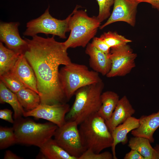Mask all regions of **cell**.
Instances as JSON below:
<instances>
[{
  "instance_id": "6da1fadb",
  "label": "cell",
  "mask_w": 159,
  "mask_h": 159,
  "mask_svg": "<svg viewBox=\"0 0 159 159\" xmlns=\"http://www.w3.org/2000/svg\"><path fill=\"white\" fill-rule=\"evenodd\" d=\"M24 39L28 47L24 55L35 73L41 104L66 103L59 67L72 62L63 42L56 41L54 35L45 38L36 35L32 39Z\"/></svg>"
},
{
  "instance_id": "7a4b0ae2",
  "label": "cell",
  "mask_w": 159,
  "mask_h": 159,
  "mask_svg": "<svg viewBox=\"0 0 159 159\" xmlns=\"http://www.w3.org/2000/svg\"><path fill=\"white\" fill-rule=\"evenodd\" d=\"M104 87L102 80L82 87L75 92L74 102L67 114L66 121H75L78 125L91 115L97 112L101 105Z\"/></svg>"
},
{
  "instance_id": "3957f363",
  "label": "cell",
  "mask_w": 159,
  "mask_h": 159,
  "mask_svg": "<svg viewBox=\"0 0 159 159\" xmlns=\"http://www.w3.org/2000/svg\"><path fill=\"white\" fill-rule=\"evenodd\" d=\"M79 125L81 140L86 150L99 153L111 147L113 142L112 133L105 120L97 112L89 116Z\"/></svg>"
},
{
  "instance_id": "277c9868",
  "label": "cell",
  "mask_w": 159,
  "mask_h": 159,
  "mask_svg": "<svg viewBox=\"0 0 159 159\" xmlns=\"http://www.w3.org/2000/svg\"><path fill=\"white\" fill-rule=\"evenodd\" d=\"M77 5L71 13L69 21L70 32L67 39L63 42L66 48L86 47L96 34L101 22L97 17H90L86 12L78 10Z\"/></svg>"
},
{
  "instance_id": "5b68a950",
  "label": "cell",
  "mask_w": 159,
  "mask_h": 159,
  "mask_svg": "<svg viewBox=\"0 0 159 159\" xmlns=\"http://www.w3.org/2000/svg\"><path fill=\"white\" fill-rule=\"evenodd\" d=\"M58 127L50 122L39 123L21 117L15 120L13 127L17 143L39 148L54 136Z\"/></svg>"
},
{
  "instance_id": "8992f818",
  "label": "cell",
  "mask_w": 159,
  "mask_h": 159,
  "mask_svg": "<svg viewBox=\"0 0 159 159\" xmlns=\"http://www.w3.org/2000/svg\"><path fill=\"white\" fill-rule=\"evenodd\" d=\"M59 76L67 101L80 88L102 80L98 73L90 70L85 65L72 62L61 69Z\"/></svg>"
},
{
  "instance_id": "52a82bcc",
  "label": "cell",
  "mask_w": 159,
  "mask_h": 159,
  "mask_svg": "<svg viewBox=\"0 0 159 159\" xmlns=\"http://www.w3.org/2000/svg\"><path fill=\"white\" fill-rule=\"evenodd\" d=\"M49 7V6L39 17L27 23L26 28L23 34L24 36L32 37L42 33L56 35L63 39L66 38V33L70 31L69 21L71 14L64 19H58L50 14Z\"/></svg>"
},
{
  "instance_id": "ba28073f",
  "label": "cell",
  "mask_w": 159,
  "mask_h": 159,
  "mask_svg": "<svg viewBox=\"0 0 159 159\" xmlns=\"http://www.w3.org/2000/svg\"><path fill=\"white\" fill-rule=\"evenodd\" d=\"M78 125L75 121H66L58 127L54 136L58 144L76 159H79L86 150L82 142Z\"/></svg>"
},
{
  "instance_id": "9c48e42d",
  "label": "cell",
  "mask_w": 159,
  "mask_h": 159,
  "mask_svg": "<svg viewBox=\"0 0 159 159\" xmlns=\"http://www.w3.org/2000/svg\"><path fill=\"white\" fill-rule=\"evenodd\" d=\"M137 56V54L128 44L111 48L109 58L111 67L106 76L111 78L124 76L128 74L135 67Z\"/></svg>"
},
{
  "instance_id": "30bf717a",
  "label": "cell",
  "mask_w": 159,
  "mask_h": 159,
  "mask_svg": "<svg viewBox=\"0 0 159 159\" xmlns=\"http://www.w3.org/2000/svg\"><path fill=\"white\" fill-rule=\"evenodd\" d=\"M70 107L66 103L54 105L40 104L35 109L25 111L23 114L24 117H33L43 119L56 125L59 127L66 122L65 117Z\"/></svg>"
},
{
  "instance_id": "8fae6325",
  "label": "cell",
  "mask_w": 159,
  "mask_h": 159,
  "mask_svg": "<svg viewBox=\"0 0 159 159\" xmlns=\"http://www.w3.org/2000/svg\"><path fill=\"white\" fill-rule=\"evenodd\" d=\"M139 4L132 0H114L112 13L107 21L100 27L102 29L118 21H123L134 27L136 23L137 9Z\"/></svg>"
},
{
  "instance_id": "7c38bea8",
  "label": "cell",
  "mask_w": 159,
  "mask_h": 159,
  "mask_svg": "<svg viewBox=\"0 0 159 159\" xmlns=\"http://www.w3.org/2000/svg\"><path fill=\"white\" fill-rule=\"evenodd\" d=\"M19 22H1L0 42L4 43L8 48L20 55L24 54L27 50L28 44L20 35Z\"/></svg>"
},
{
  "instance_id": "4fadbf2b",
  "label": "cell",
  "mask_w": 159,
  "mask_h": 159,
  "mask_svg": "<svg viewBox=\"0 0 159 159\" xmlns=\"http://www.w3.org/2000/svg\"><path fill=\"white\" fill-rule=\"evenodd\" d=\"M10 71L26 87L34 91L39 94L35 73L24 54L20 55Z\"/></svg>"
},
{
  "instance_id": "5bb4252c",
  "label": "cell",
  "mask_w": 159,
  "mask_h": 159,
  "mask_svg": "<svg viewBox=\"0 0 159 159\" xmlns=\"http://www.w3.org/2000/svg\"><path fill=\"white\" fill-rule=\"evenodd\" d=\"M85 52L89 56L90 66L93 70L103 75H106L111 67L110 54H105L89 43L86 46Z\"/></svg>"
},
{
  "instance_id": "9a60e30c",
  "label": "cell",
  "mask_w": 159,
  "mask_h": 159,
  "mask_svg": "<svg viewBox=\"0 0 159 159\" xmlns=\"http://www.w3.org/2000/svg\"><path fill=\"white\" fill-rule=\"evenodd\" d=\"M135 112V110L126 96L120 99L111 117L105 121L111 132L116 127L132 116Z\"/></svg>"
},
{
  "instance_id": "2e32d148",
  "label": "cell",
  "mask_w": 159,
  "mask_h": 159,
  "mask_svg": "<svg viewBox=\"0 0 159 159\" xmlns=\"http://www.w3.org/2000/svg\"><path fill=\"white\" fill-rule=\"evenodd\" d=\"M139 126L131 132L135 137L148 139L151 143L154 142V133L159 127V110L148 115H143L139 118Z\"/></svg>"
},
{
  "instance_id": "e0dca14e",
  "label": "cell",
  "mask_w": 159,
  "mask_h": 159,
  "mask_svg": "<svg viewBox=\"0 0 159 159\" xmlns=\"http://www.w3.org/2000/svg\"><path fill=\"white\" fill-rule=\"evenodd\" d=\"M139 119L131 116L123 123L116 127L112 132L113 142L111 146L113 159H117L115 147L120 143L122 145L128 142L127 134L133 130L137 128L139 126Z\"/></svg>"
},
{
  "instance_id": "ac0fdd59",
  "label": "cell",
  "mask_w": 159,
  "mask_h": 159,
  "mask_svg": "<svg viewBox=\"0 0 159 159\" xmlns=\"http://www.w3.org/2000/svg\"><path fill=\"white\" fill-rule=\"evenodd\" d=\"M118 95L111 91L102 92L101 95L102 105L97 112L105 121L111 117L119 100Z\"/></svg>"
},
{
  "instance_id": "d6986e66",
  "label": "cell",
  "mask_w": 159,
  "mask_h": 159,
  "mask_svg": "<svg viewBox=\"0 0 159 159\" xmlns=\"http://www.w3.org/2000/svg\"><path fill=\"white\" fill-rule=\"evenodd\" d=\"M43 157L48 159H76L62 148L54 139H50L40 148Z\"/></svg>"
},
{
  "instance_id": "ffe728a7",
  "label": "cell",
  "mask_w": 159,
  "mask_h": 159,
  "mask_svg": "<svg viewBox=\"0 0 159 159\" xmlns=\"http://www.w3.org/2000/svg\"><path fill=\"white\" fill-rule=\"evenodd\" d=\"M0 102L9 104L14 111V118L15 120L21 117L25 111L21 105L16 93L8 89L0 81Z\"/></svg>"
},
{
  "instance_id": "44dd1931",
  "label": "cell",
  "mask_w": 159,
  "mask_h": 159,
  "mask_svg": "<svg viewBox=\"0 0 159 159\" xmlns=\"http://www.w3.org/2000/svg\"><path fill=\"white\" fill-rule=\"evenodd\" d=\"M150 143L146 138L134 136L130 138L128 146L131 149L137 151L145 159H156L155 151Z\"/></svg>"
},
{
  "instance_id": "7402d4cb",
  "label": "cell",
  "mask_w": 159,
  "mask_h": 159,
  "mask_svg": "<svg viewBox=\"0 0 159 159\" xmlns=\"http://www.w3.org/2000/svg\"><path fill=\"white\" fill-rule=\"evenodd\" d=\"M16 94L21 105L25 111L32 110L41 104L39 94L29 88L22 89Z\"/></svg>"
},
{
  "instance_id": "603a6c76",
  "label": "cell",
  "mask_w": 159,
  "mask_h": 159,
  "mask_svg": "<svg viewBox=\"0 0 159 159\" xmlns=\"http://www.w3.org/2000/svg\"><path fill=\"white\" fill-rule=\"evenodd\" d=\"M20 54L4 46L0 42V75L10 71Z\"/></svg>"
},
{
  "instance_id": "cb8c5ba5",
  "label": "cell",
  "mask_w": 159,
  "mask_h": 159,
  "mask_svg": "<svg viewBox=\"0 0 159 159\" xmlns=\"http://www.w3.org/2000/svg\"><path fill=\"white\" fill-rule=\"evenodd\" d=\"M100 37L111 48L124 45L132 42L117 32L111 31L104 33Z\"/></svg>"
},
{
  "instance_id": "d4e9b609",
  "label": "cell",
  "mask_w": 159,
  "mask_h": 159,
  "mask_svg": "<svg viewBox=\"0 0 159 159\" xmlns=\"http://www.w3.org/2000/svg\"><path fill=\"white\" fill-rule=\"evenodd\" d=\"M17 143V139L12 127H0V149H5Z\"/></svg>"
},
{
  "instance_id": "484cf974",
  "label": "cell",
  "mask_w": 159,
  "mask_h": 159,
  "mask_svg": "<svg viewBox=\"0 0 159 159\" xmlns=\"http://www.w3.org/2000/svg\"><path fill=\"white\" fill-rule=\"evenodd\" d=\"M0 80L13 92L16 93L21 90L27 88L11 71L0 75Z\"/></svg>"
},
{
  "instance_id": "4316f807",
  "label": "cell",
  "mask_w": 159,
  "mask_h": 159,
  "mask_svg": "<svg viewBox=\"0 0 159 159\" xmlns=\"http://www.w3.org/2000/svg\"><path fill=\"white\" fill-rule=\"evenodd\" d=\"M114 0H97L99 6V14L97 17L101 23L110 17V9Z\"/></svg>"
},
{
  "instance_id": "83f0119b",
  "label": "cell",
  "mask_w": 159,
  "mask_h": 159,
  "mask_svg": "<svg viewBox=\"0 0 159 159\" xmlns=\"http://www.w3.org/2000/svg\"><path fill=\"white\" fill-rule=\"evenodd\" d=\"M112 153L108 151L102 153H95L90 150H87L79 159H112Z\"/></svg>"
},
{
  "instance_id": "f1b7e54d",
  "label": "cell",
  "mask_w": 159,
  "mask_h": 159,
  "mask_svg": "<svg viewBox=\"0 0 159 159\" xmlns=\"http://www.w3.org/2000/svg\"><path fill=\"white\" fill-rule=\"evenodd\" d=\"M91 43L99 50L107 54H110L111 48L100 37H94Z\"/></svg>"
},
{
  "instance_id": "f546056e",
  "label": "cell",
  "mask_w": 159,
  "mask_h": 159,
  "mask_svg": "<svg viewBox=\"0 0 159 159\" xmlns=\"http://www.w3.org/2000/svg\"><path fill=\"white\" fill-rule=\"evenodd\" d=\"M12 112L9 109H5L1 110H0V118L13 124L14 120L12 117Z\"/></svg>"
},
{
  "instance_id": "4dcf8cb0",
  "label": "cell",
  "mask_w": 159,
  "mask_h": 159,
  "mask_svg": "<svg viewBox=\"0 0 159 159\" xmlns=\"http://www.w3.org/2000/svg\"><path fill=\"white\" fill-rule=\"evenodd\" d=\"M124 159H145V158L137 151L132 150L126 153L124 158Z\"/></svg>"
},
{
  "instance_id": "1f68e13d",
  "label": "cell",
  "mask_w": 159,
  "mask_h": 159,
  "mask_svg": "<svg viewBox=\"0 0 159 159\" xmlns=\"http://www.w3.org/2000/svg\"><path fill=\"white\" fill-rule=\"evenodd\" d=\"M139 4L146 2L150 4L152 6L159 11V0H132Z\"/></svg>"
},
{
  "instance_id": "d6a6232c",
  "label": "cell",
  "mask_w": 159,
  "mask_h": 159,
  "mask_svg": "<svg viewBox=\"0 0 159 159\" xmlns=\"http://www.w3.org/2000/svg\"><path fill=\"white\" fill-rule=\"evenodd\" d=\"M4 158V159H21L23 158L13 153L11 151L7 150L5 151Z\"/></svg>"
},
{
  "instance_id": "836d02e7",
  "label": "cell",
  "mask_w": 159,
  "mask_h": 159,
  "mask_svg": "<svg viewBox=\"0 0 159 159\" xmlns=\"http://www.w3.org/2000/svg\"><path fill=\"white\" fill-rule=\"evenodd\" d=\"M154 148L155 151L156 159H159V144H157Z\"/></svg>"
}]
</instances>
